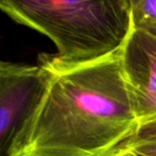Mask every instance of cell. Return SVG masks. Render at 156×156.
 I'll return each instance as SVG.
<instances>
[{"instance_id": "1", "label": "cell", "mask_w": 156, "mask_h": 156, "mask_svg": "<svg viewBox=\"0 0 156 156\" xmlns=\"http://www.w3.org/2000/svg\"><path fill=\"white\" fill-rule=\"evenodd\" d=\"M50 81L12 156H119L139 126L120 50L84 63L41 53Z\"/></svg>"}, {"instance_id": "2", "label": "cell", "mask_w": 156, "mask_h": 156, "mask_svg": "<svg viewBox=\"0 0 156 156\" xmlns=\"http://www.w3.org/2000/svg\"><path fill=\"white\" fill-rule=\"evenodd\" d=\"M0 11L46 35L66 63L111 55L132 31L125 0H0Z\"/></svg>"}, {"instance_id": "3", "label": "cell", "mask_w": 156, "mask_h": 156, "mask_svg": "<svg viewBox=\"0 0 156 156\" xmlns=\"http://www.w3.org/2000/svg\"><path fill=\"white\" fill-rule=\"evenodd\" d=\"M49 81V71L38 64L14 63L0 58V156H12Z\"/></svg>"}, {"instance_id": "4", "label": "cell", "mask_w": 156, "mask_h": 156, "mask_svg": "<svg viewBox=\"0 0 156 156\" xmlns=\"http://www.w3.org/2000/svg\"><path fill=\"white\" fill-rule=\"evenodd\" d=\"M120 56L139 124L156 119V25L132 28Z\"/></svg>"}, {"instance_id": "5", "label": "cell", "mask_w": 156, "mask_h": 156, "mask_svg": "<svg viewBox=\"0 0 156 156\" xmlns=\"http://www.w3.org/2000/svg\"><path fill=\"white\" fill-rule=\"evenodd\" d=\"M123 152L133 156H156V119L139 124Z\"/></svg>"}, {"instance_id": "6", "label": "cell", "mask_w": 156, "mask_h": 156, "mask_svg": "<svg viewBox=\"0 0 156 156\" xmlns=\"http://www.w3.org/2000/svg\"><path fill=\"white\" fill-rule=\"evenodd\" d=\"M132 28L156 25V0H125Z\"/></svg>"}, {"instance_id": "7", "label": "cell", "mask_w": 156, "mask_h": 156, "mask_svg": "<svg viewBox=\"0 0 156 156\" xmlns=\"http://www.w3.org/2000/svg\"><path fill=\"white\" fill-rule=\"evenodd\" d=\"M119 156H133V155H131V154H129V153H125V152H123V153H121Z\"/></svg>"}]
</instances>
